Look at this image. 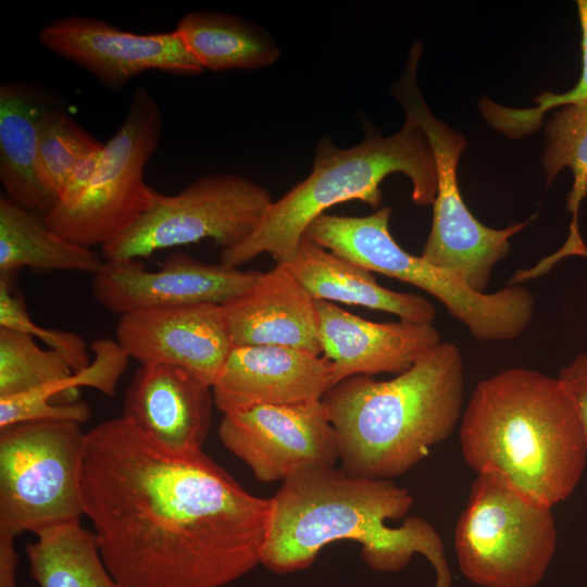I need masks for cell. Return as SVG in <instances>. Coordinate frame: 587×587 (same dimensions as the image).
<instances>
[{
	"label": "cell",
	"instance_id": "cell-1",
	"mask_svg": "<svg viewBox=\"0 0 587 587\" xmlns=\"http://www.w3.org/2000/svg\"><path fill=\"white\" fill-rule=\"evenodd\" d=\"M82 499L121 587L228 585L261 564L272 515L202 450H166L124 416L86 433Z\"/></svg>",
	"mask_w": 587,
	"mask_h": 587
},
{
	"label": "cell",
	"instance_id": "cell-2",
	"mask_svg": "<svg viewBox=\"0 0 587 587\" xmlns=\"http://www.w3.org/2000/svg\"><path fill=\"white\" fill-rule=\"evenodd\" d=\"M271 500L261 564L274 573L305 569L326 545L351 539L361 545V557L373 570L398 572L420 553L435 570L434 587L452 586L442 539L429 522L412 516L400 526L388 525L413 504L411 494L391 479L309 467L284 480Z\"/></svg>",
	"mask_w": 587,
	"mask_h": 587
},
{
	"label": "cell",
	"instance_id": "cell-3",
	"mask_svg": "<svg viewBox=\"0 0 587 587\" xmlns=\"http://www.w3.org/2000/svg\"><path fill=\"white\" fill-rule=\"evenodd\" d=\"M463 458L547 508L565 500L587 463V434L559 377L513 367L480 380L462 413Z\"/></svg>",
	"mask_w": 587,
	"mask_h": 587
},
{
	"label": "cell",
	"instance_id": "cell-4",
	"mask_svg": "<svg viewBox=\"0 0 587 587\" xmlns=\"http://www.w3.org/2000/svg\"><path fill=\"white\" fill-rule=\"evenodd\" d=\"M463 358L441 341L389 380L349 377L322 401L336 432L342 470L391 479L446 440L462 416Z\"/></svg>",
	"mask_w": 587,
	"mask_h": 587
},
{
	"label": "cell",
	"instance_id": "cell-5",
	"mask_svg": "<svg viewBox=\"0 0 587 587\" xmlns=\"http://www.w3.org/2000/svg\"><path fill=\"white\" fill-rule=\"evenodd\" d=\"M403 173L412 183L417 205L433 204L437 192V165L424 130L409 116L394 135L373 133L341 149L323 137L317 143L312 172L273 202L255 229L241 242L221 250L220 263L238 267L262 253L276 264L296 252L309 225L338 203L360 200L378 210L380 183Z\"/></svg>",
	"mask_w": 587,
	"mask_h": 587
},
{
	"label": "cell",
	"instance_id": "cell-6",
	"mask_svg": "<svg viewBox=\"0 0 587 587\" xmlns=\"http://www.w3.org/2000/svg\"><path fill=\"white\" fill-rule=\"evenodd\" d=\"M391 209L366 216L324 213L307 228L312 242L366 268L416 286L434 296L480 341H505L528 326L535 300L522 284L479 294L421 255L401 248L389 230Z\"/></svg>",
	"mask_w": 587,
	"mask_h": 587
},
{
	"label": "cell",
	"instance_id": "cell-7",
	"mask_svg": "<svg viewBox=\"0 0 587 587\" xmlns=\"http://www.w3.org/2000/svg\"><path fill=\"white\" fill-rule=\"evenodd\" d=\"M421 41L410 50L407 65L391 92L425 133L437 165V192L433 221L421 257L449 273L472 290L484 294L494 266L509 252L510 238L532 218L495 229L476 220L464 203L457 179L459 158L466 148L464 136L437 120L426 105L416 78Z\"/></svg>",
	"mask_w": 587,
	"mask_h": 587
},
{
	"label": "cell",
	"instance_id": "cell-8",
	"mask_svg": "<svg viewBox=\"0 0 587 587\" xmlns=\"http://www.w3.org/2000/svg\"><path fill=\"white\" fill-rule=\"evenodd\" d=\"M85 437L64 420L0 428V536L79 522Z\"/></svg>",
	"mask_w": 587,
	"mask_h": 587
},
{
	"label": "cell",
	"instance_id": "cell-9",
	"mask_svg": "<svg viewBox=\"0 0 587 587\" xmlns=\"http://www.w3.org/2000/svg\"><path fill=\"white\" fill-rule=\"evenodd\" d=\"M557 544L551 508L527 500L496 474H477L454 539L459 567L471 583L536 587Z\"/></svg>",
	"mask_w": 587,
	"mask_h": 587
},
{
	"label": "cell",
	"instance_id": "cell-10",
	"mask_svg": "<svg viewBox=\"0 0 587 587\" xmlns=\"http://www.w3.org/2000/svg\"><path fill=\"white\" fill-rule=\"evenodd\" d=\"M162 124L161 108L152 93L137 87L124 122L101 149L86 193L71 209L53 207L43 215L46 225L88 248L104 247L129 230L159 193L145 183L143 172L159 146Z\"/></svg>",
	"mask_w": 587,
	"mask_h": 587
},
{
	"label": "cell",
	"instance_id": "cell-11",
	"mask_svg": "<svg viewBox=\"0 0 587 587\" xmlns=\"http://www.w3.org/2000/svg\"><path fill=\"white\" fill-rule=\"evenodd\" d=\"M272 203L270 191L245 176H203L176 195L158 193L129 230L102 247V254L105 260L147 258L207 238L229 248L255 229Z\"/></svg>",
	"mask_w": 587,
	"mask_h": 587
},
{
	"label": "cell",
	"instance_id": "cell-12",
	"mask_svg": "<svg viewBox=\"0 0 587 587\" xmlns=\"http://www.w3.org/2000/svg\"><path fill=\"white\" fill-rule=\"evenodd\" d=\"M218 437L264 483L284 482L309 467L334 466L340 459L337 435L322 400L223 414Z\"/></svg>",
	"mask_w": 587,
	"mask_h": 587
},
{
	"label": "cell",
	"instance_id": "cell-13",
	"mask_svg": "<svg viewBox=\"0 0 587 587\" xmlns=\"http://www.w3.org/2000/svg\"><path fill=\"white\" fill-rule=\"evenodd\" d=\"M262 275L174 252L155 272L147 271L138 259L104 260L92 276L91 291L103 309L123 315L150 308L224 305L247 292Z\"/></svg>",
	"mask_w": 587,
	"mask_h": 587
},
{
	"label": "cell",
	"instance_id": "cell-14",
	"mask_svg": "<svg viewBox=\"0 0 587 587\" xmlns=\"http://www.w3.org/2000/svg\"><path fill=\"white\" fill-rule=\"evenodd\" d=\"M39 41L86 68L113 91L147 71L175 75H198L204 71L176 30L142 35L102 20L70 15L42 27Z\"/></svg>",
	"mask_w": 587,
	"mask_h": 587
},
{
	"label": "cell",
	"instance_id": "cell-15",
	"mask_svg": "<svg viewBox=\"0 0 587 587\" xmlns=\"http://www.w3.org/2000/svg\"><path fill=\"white\" fill-rule=\"evenodd\" d=\"M118 344L145 364L186 369L211 387L233 347L223 307L201 303L150 308L121 315Z\"/></svg>",
	"mask_w": 587,
	"mask_h": 587
},
{
	"label": "cell",
	"instance_id": "cell-16",
	"mask_svg": "<svg viewBox=\"0 0 587 587\" xmlns=\"http://www.w3.org/2000/svg\"><path fill=\"white\" fill-rule=\"evenodd\" d=\"M332 361L308 351L277 346L232 347L212 386L223 413L263 404L322 400L334 387Z\"/></svg>",
	"mask_w": 587,
	"mask_h": 587
},
{
	"label": "cell",
	"instance_id": "cell-17",
	"mask_svg": "<svg viewBox=\"0 0 587 587\" xmlns=\"http://www.w3.org/2000/svg\"><path fill=\"white\" fill-rule=\"evenodd\" d=\"M324 357L332 361L334 386L357 375L401 374L441 342L432 323L367 321L335 303L316 301Z\"/></svg>",
	"mask_w": 587,
	"mask_h": 587
},
{
	"label": "cell",
	"instance_id": "cell-18",
	"mask_svg": "<svg viewBox=\"0 0 587 587\" xmlns=\"http://www.w3.org/2000/svg\"><path fill=\"white\" fill-rule=\"evenodd\" d=\"M212 387L190 371L167 364H145L133 375L122 416L175 453L200 451L208 435Z\"/></svg>",
	"mask_w": 587,
	"mask_h": 587
},
{
	"label": "cell",
	"instance_id": "cell-19",
	"mask_svg": "<svg viewBox=\"0 0 587 587\" xmlns=\"http://www.w3.org/2000/svg\"><path fill=\"white\" fill-rule=\"evenodd\" d=\"M233 347L277 346L320 355L316 301L284 264L222 305Z\"/></svg>",
	"mask_w": 587,
	"mask_h": 587
},
{
	"label": "cell",
	"instance_id": "cell-20",
	"mask_svg": "<svg viewBox=\"0 0 587 587\" xmlns=\"http://www.w3.org/2000/svg\"><path fill=\"white\" fill-rule=\"evenodd\" d=\"M283 264L315 301L362 305L417 323L435 319V307L427 299L380 286L372 272L305 237Z\"/></svg>",
	"mask_w": 587,
	"mask_h": 587
},
{
	"label": "cell",
	"instance_id": "cell-21",
	"mask_svg": "<svg viewBox=\"0 0 587 587\" xmlns=\"http://www.w3.org/2000/svg\"><path fill=\"white\" fill-rule=\"evenodd\" d=\"M49 108L30 84L0 87V182L8 198L43 215L57 203L37 175L39 121Z\"/></svg>",
	"mask_w": 587,
	"mask_h": 587
},
{
	"label": "cell",
	"instance_id": "cell-22",
	"mask_svg": "<svg viewBox=\"0 0 587 587\" xmlns=\"http://www.w3.org/2000/svg\"><path fill=\"white\" fill-rule=\"evenodd\" d=\"M40 214L0 197V276H13L21 267L93 275L102 266L97 252L51 230Z\"/></svg>",
	"mask_w": 587,
	"mask_h": 587
},
{
	"label": "cell",
	"instance_id": "cell-23",
	"mask_svg": "<svg viewBox=\"0 0 587 587\" xmlns=\"http://www.w3.org/2000/svg\"><path fill=\"white\" fill-rule=\"evenodd\" d=\"M175 30L203 70L263 68L280 57L278 45L265 29L233 14L189 12Z\"/></svg>",
	"mask_w": 587,
	"mask_h": 587
},
{
	"label": "cell",
	"instance_id": "cell-24",
	"mask_svg": "<svg viewBox=\"0 0 587 587\" xmlns=\"http://www.w3.org/2000/svg\"><path fill=\"white\" fill-rule=\"evenodd\" d=\"M26 546L30 576L39 587H121L108 571L93 532L71 523L35 534Z\"/></svg>",
	"mask_w": 587,
	"mask_h": 587
},
{
	"label": "cell",
	"instance_id": "cell-25",
	"mask_svg": "<svg viewBox=\"0 0 587 587\" xmlns=\"http://www.w3.org/2000/svg\"><path fill=\"white\" fill-rule=\"evenodd\" d=\"M544 137L541 165L547 185L564 167L573 173V186L566 200V209L572 214L570 234L564 245L546 258L547 264L553 266L570 255L587 258V246L578 229L579 207L587 197V105L555 110L545 125Z\"/></svg>",
	"mask_w": 587,
	"mask_h": 587
},
{
	"label": "cell",
	"instance_id": "cell-26",
	"mask_svg": "<svg viewBox=\"0 0 587 587\" xmlns=\"http://www.w3.org/2000/svg\"><path fill=\"white\" fill-rule=\"evenodd\" d=\"M72 375L70 364L59 352L40 348L25 333L0 327V398L55 384L60 395L74 401L66 388Z\"/></svg>",
	"mask_w": 587,
	"mask_h": 587
},
{
	"label": "cell",
	"instance_id": "cell-27",
	"mask_svg": "<svg viewBox=\"0 0 587 587\" xmlns=\"http://www.w3.org/2000/svg\"><path fill=\"white\" fill-rule=\"evenodd\" d=\"M103 143L95 139L62 109L49 108L38 128L37 175L42 187L59 200L70 176Z\"/></svg>",
	"mask_w": 587,
	"mask_h": 587
},
{
	"label": "cell",
	"instance_id": "cell-28",
	"mask_svg": "<svg viewBox=\"0 0 587 587\" xmlns=\"http://www.w3.org/2000/svg\"><path fill=\"white\" fill-rule=\"evenodd\" d=\"M577 12L582 28V74L577 84L569 91L554 93L541 92L536 99V107L514 109L503 107L480 98L478 108L490 126L507 137L519 139L536 132L542 123L545 114L562 107L587 105V0H577Z\"/></svg>",
	"mask_w": 587,
	"mask_h": 587
},
{
	"label": "cell",
	"instance_id": "cell-29",
	"mask_svg": "<svg viewBox=\"0 0 587 587\" xmlns=\"http://www.w3.org/2000/svg\"><path fill=\"white\" fill-rule=\"evenodd\" d=\"M13 276H0V327L25 333L59 352L70 364L73 373L85 369L89 363L86 341L76 333L37 325L28 314L18 295L12 294Z\"/></svg>",
	"mask_w": 587,
	"mask_h": 587
},
{
	"label": "cell",
	"instance_id": "cell-30",
	"mask_svg": "<svg viewBox=\"0 0 587 587\" xmlns=\"http://www.w3.org/2000/svg\"><path fill=\"white\" fill-rule=\"evenodd\" d=\"M91 417L88 403H52L34 390L0 398V428L28 421L64 420L83 424Z\"/></svg>",
	"mask_w": 587,
	"mask_h": 587
},
{
	"label": "cell",
	"instance_id": "cell-31",
	"mask_svg": "<svg viewBox=\"0 0 587 587\" xmlns=\"http://www.w3.org/2000/svg\"><path fill=\"white\" fill-rule=\"evenodd\" d=\"M95 353L92 362L75 373L79 387L95 388L105 396L115 395L117 383L124 373L129 355L118 341L102 338L91 344Z\"/></svg>",
	"mask_w": 587,
	"mask_h": 587
},
{
	"label": "cell",
	"instance_id": "cell-32",
	"mask_svg": "<svg viewBox=\"0 0 587 587\" xmlns=\"http://www.w3.org/2000/svg\"><path fill=\"white\" fill-rule=\"evenodd\" d=\"M558 377L573 398L587 434V349L564 365Z\"/></svg>",
	"mask_w": 587,
	"mask_h": 587
},
{
	"label": "cell",
	"instance_id": "cell-33",
	"mask_svg": "<svg viewBox=\"0 0 587 587\" xmlns=\"http://www.w3.org/2000/svg\"><path fill=\"white\" fill-rule=\"evenodd\" d=\"M101 149L86 157L77 165L54 207L60 209H71L80 201L96 173Z\"/></svg>",
	"mask_w": 587,
	"mask_h": 587
},
{
	"label": "cell",
	"instance_id": "cell-34",
	"mask_svg": "<svg viewBox=\"0 0 587 587\" xmlns=\"http://www.w3.org/2000/svg\"><path fill=\"white\" fill-rule=\"evenodd\" d=\"M16 567L14 538L0 536V587H17Z\"/></svg>",
	"mask_w": 587,
	"mask_h": 587
},
{
	"label": "cell",
	"instance_id": "cell-35",
	"mask_svg": "<svg viewBox=\"0 0 587 587\" xmlns=\"http://www.w3.org/2000/svg\"><path fill=\"white\" fill-rule=\"evenodd\" d=\"M586 540H587V536H586Z\"/></svg>",
	"mask_w": 587,
	"mask_h": 587
}]
</instances>
